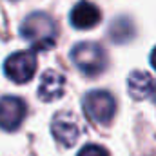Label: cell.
Wrapping results in <instances>:
<instances>
[{
	"label": "cell",
	"mask_w": 156,
	"mask_h": 156,
	"mask_svg": "<svg viewBox=\"0 0 156 156\" xmlns=\"http://www.w3.org/2000/svg\"><path fill=\"white\" fill-rule=\"evenodd\" d=\"M22 37L37 49H47L55 45L56 27L49 15L45 13H33L29 15L20 27Z\"/></svg>",
	"instance_id": "obj_1"
},
{
	"label": "cell",
	"mask_w": 156,
	"mask_h": 156,
	"mask_svg": "<svg viewBox=\"0 0 156 156\" xmlns=\"http://www.w3.org/2000/svg\"><path fill=\"white\" fill-rule=\"evenodd\" d=\"M71 60L85 76H96L107 67V55L94 42H82L71 49Z\"/></svg>",
	"instance_id": "obj_2"
},
{
	"label": "cell",
	"mask_w": 156,
	"mask_h": 156,
	"mask_svg": "<svg viewBox=\"0 0 156 156\" xmlns=\"http://www.w3.org/2000/svg\"><path fill=\"white\" fill-rule=\"evenodd\" d=\"M83 113L89 120L96 123L111 122L116 113V102L111 93L107 91H89L83 96Z\"/></svg>",
	"instance_id": "obj_3"
},
{
	"label": "cell",
	"mask_w": 156,
	"mask_h": 156,
	"mask_svg": "<svg viewBox=\"0 0 156 156\" xmlns=\"http://www.w3.org/2000/svg\"><path fill=\"white\" fill-rule=\"evenodd\" d=\"M37 69V56L31 51H18L7 56L4 62V73L15 83H26L29 82Z\"/></svg>",
	"instance_id": "obj_4"
},
{
	"label": "cell",
	"mask_w": 156,
	"mask_h": 156,
	"mask_svg": "<svg viewBox=\"0 0 156 156\" xmlns=\"http://www.w3.org/2000/svg\"><path fill=\"white\" fill-rule=\"evenodd\" d=\"M51 133L58 144H62L64 147H73L80 136L78 118L69 111L55 115L53 122H51Z\"/></svg>",
	"instance_id": "obj_5"
},
{
	"label": "cell",
	"mask_w": 156,
	"mask_h": 156,
	"mask_svg": "<svg viewBox=\"0 0 156 156\" xmlns=\"http://www.w3.org/2000/svg\"><path fill=\"white\" fill-rule=\"evenodd\" d=\"M26 104L16 96H4L0 98V129L15 131L26 118Z\"/></svg>",
	"instance_id": "obj_6"
},
{
	"label": "cell",
	"mask_w": 156,
	"mask_h": 156,
	"mask_svg": "<svg viewBox=\"0 0 156 156\" xmlns=\"http://www.w3.org/2000/svg\"><path fill=\"white\" fill-rule=\"evenodd\" d=\"M69 20H71V24L76 29H91V27H94L102 20V13H100V9L93 2L80 0L76 5L71 9Z\"/></svg>",
	"instance_id": "obj_7"
},
{
	"label": "cell",
	"mask_w": 156,
	"mask_h": 156,
	"mask_svg": "<svg viewBox=\"0 0 156 156\" xmlns=\"http://www.w3.org/2000/svg\"><path fill=\"white\" fill-rule=\"evenodd\" d=\"M64 85H66V78L62 76L58 71L49 69L45 71L40 78L38 85V98L44 102H55L64 94Z\"/></svg>",
	"instance_id": "obj_8"
},
{
	"label": "cell",
	"mask_w": 156,
	"mask_h": 156,
	"mask_svg": "<svg viewBox=\"0 0 156 156\" xmlns=\"http://www.w3.org/2000/svg\"><path fill=\"white\" fill-rule=\"evenodd\" d=\"M127 89L134 100H145L147 96L153 94L154 80L145 71H133L127 78Z\"/></svg>",
	"instance_id": "obj_9"
},
{
	"label": "cell",
	"mask_w": 156,
	"mask_h": 156,
	"mask_svg": "<svg viewBox=\"0 0 156 156\" xmlns=\"http://www.w3.org/2000/svg\"><path fill=\"white\" fill-rule=\"evenodd\" d=\"M134 37V27L131 24V20L127 18H118L111 24V38L115 40L116 44L127 42Z\"/></svg>",
	"instance_id": "obj_10"
},
{
	"label": "cell",
	"mask_w": 156,
	"mask_h": 156,
	"mask_svg": "<svg viewBox=\"0 0 156 156\" xmlns=\"http://www.w3.org/2000/svg\"><path fill=\"white\" fill-rule=\"evenodd\" d=\"M78 156H109V153L100 145H85V147H82Z\"/></svg>",
	"instance_id": "obj_11"
},
{
	"label": "cell",
	"mask_w": 156,
	"mask_h": 156,
	"mask_svg": "<svg viewBox=\"0 0 156 156\" xmlns=\"http://www.w3.org/2000/svg\"><path fill=\"white\" fill-rule=\"evenodd\" d=\"M151 64H153V67L156 69V47H154V51L151 53Z\"/></svg>",
	"instance_id": "obj_12"
},
{
	"label": "cell",
	"mask_w": 156,
	"mask_h": 156,
	"mask_svg": "<svg viewBox=\"0 0 156 156\" xmlns=\"http://www.w3.org/2000/svg\"><path fill=\"white\" fill-rule=\"evenodd\" d=\"M153 96H154V100H156V85H154V89H153Z\"/></svg>",
	"instance_id": "obj_13"
}]
</instances>
